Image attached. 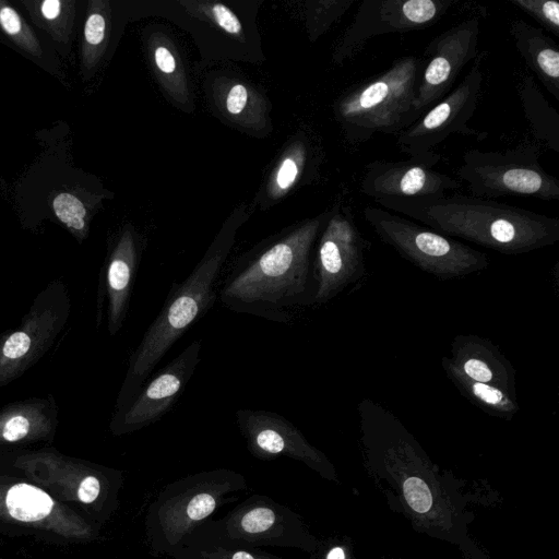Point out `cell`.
I'll return each instance as SVG.
<instances>
[{"mask_svg": "<svg viewBox=\"0 0 559 559\" xmlns=\"http://www.w3.org/2000/svg\"><path fill=\"white\" fill-rule=\"evenodd\" d=\"M307 159L304 142H295L282 158L269 182V194L278 199L286 194L300 178Z\"/></svg>", "mask_w": 559, "mask_h": 559, "instance_id": "obj_26", "label": "cell"}, {"mask_svg": "<svg viewBox=\"0 0 559 559\" xmlns=\"http://www.w3.org/2000/svg\"><path fill=\"white\" fill-rule=\"evenodd\" d=\"M233 231L223 230L191 273L169 290L158 314L130 357L119 408L148 379L171 346L214 305V287L231 247Z\"/></svg>", "mask_w": 559, "mask_h": 559, "instance_id": "obj_3", "label": "cell"}, {"mask_svg": "<svg viewBox=\"0 0 559 559\" xmlns=\"http://www.w3.org/2000/svg\"><path fill=\"white\" fill-rule=\"evenodd\" d=\"M513 7L522 10L539 28L559 37V3L555 0H509Z\"/></svg>", "mask_w": 559, "mask_h": 559, "instance_id": "obj_29", "label": "cell"}, {"mask_svg": "<svg viewBox=\"0 0 559 559\" xmlns=\"http://www.w3.org/2000/svg\"><path fill=\"white\" fill-rule=\"evenodd\" d=\"M376 203L441 235L462 238L502 254L527 253L559 240V218L492 199L447 194Z\"/></svg>", "mask_w": 559, "mask_h": 559, "instance_id": "obj_2", "label": "cell"}, {"mask_svg": "<svg viewBox=\"0 0 559 559\" xmlns=\"http://www.w3.org/2000/svg\"><path fill=\"white\" fill-rule=\"evenodd\" d=\"M51 415L43 403L27 402L0 412V441L17 442L50 429Z\"/></svg>", "mask_w": 559, "mask_h": 559, "instance_id": "obj_21", "label": "cell"}, {"mask_svg": "<svg viewBox=\"0 0 559 559\" xmlns=\"http://www.w3.org/2000/svg\"><path fill=\"white\" fill-rule=\"evenodd\" d=\"M0 27L20 48L34 57L43 53L39 40L22 16L7 2L0 1Z\"/></svg>", "mask_w": 559, "mask_h": 559, "instance_id": "obj_27", "label": "cell"}, {"mask_svg": "<svg viewBox=\"0 0 559 559\" xmlns=\"http://www.w3.org/2000/svg\"><path fill=\"white\" fill-rule=\"evenodd\" d=\"M225 112L247 127L264 126V103L260 95L241 83H233L221 98Z\"/></svg>", "mask_w": 559, "mask_h": 559, "instance_id": "obj_25", "label": "cell"}, {"mask_svg": "<svg viewBox=\"0 0 559 559\" xmlns=\"http://www.w3.org/2000/svg\"><path fill=\"white\" fill-rule=\"evenodd\" d=\"M441 366L459 392L486 414L510 420L519 412L516 394L467 378L451 364L448 356L442 357Z\"/></svg>", "mask_w": 559, "mask_h": 559, "instance_id": "obj_19", "label": "cell"}, {"mask_svg": "<svg viewBox=\"0 0 559 559\" xmlns=\"http://www.w3.org/2000/svg\"><path fill=\"white\" fill-rule=\"evenodd\" d=\"M449 360L467 378L516 394L515 370L489 340L460 334L451 343Z\"/></svg>", "mask_w": 559, "mask_h": 559, "instance_id": "obj_15", "label": "cell"}, {"mask_svg": "<svg viewBox=\"0 0 559 559\" xmlns=\"http://www.w3.org/2000/svg\"><path fill=\"white\" fill-rule=\"evenodd\" d=\"M539 157L536 142L503 151L471 148L464 153L456 176L477 198L519 195L558 201L559 180L545 170Z\"/></svg>", "mask_w": 559, "mask_h": 559, "instance_id": "obj_6", "label": "cell"}, {"mask_svg": "<svg viewBox=\"0 0 559 559\" xmlns=\"http://www.w3.org/2000/svg\"><path fill=\"white\" fill-rule=\"evenodd\" d=\"M110 31V7L107 1L93 0L83 29L81 64L88 78L100 61L108 43Z\"/></svg>", "mask_w": 559, "mask_h": 559, "instance_id": "obj_22", "label": "cell"}, {"mask_svg": "<svg viewBox=\"0 0 559 559\" xmlns=\"http://www.w3.org/2000/svg\"><path fill=\"white\" fill-rule=\"evenodd\" d=\"M326 559H345L344 550L341 547H334L329 551Z\"/></svg>", "mask_w": 559, "mask_h": 559, "instance_id": "obj_35", "label": "cell"}, {"mask_svg": "<svg viewBox=\"0 0 559 559\" xmlns=\"http://www.w3.org/2000/svg\"><path fill=\"white\" fill-rule=\"evenodd\" d=\"M215 508V499L210 493L195 496L187 507V515L192 521H199L210 515Z\"/></svg>", "mask_w": 559, "mask_h": 559, "instance_id": "obj_33", "label": "cell"}, {"mask_svg": "<svg viewBox=\"0 0 559 559\" xmlns=\"http://www.w3.org/2000/svg\"><path fill=\"white\" fill-rule=\"evenodd\" d=\"M201 342L192 341L170 362L147 379L119 408L116 427L131 432L160 419L185 391L200 360Z\"/></svg>", "mask_w": 559, "mask_h": 559, "instance_id": "obj_11", "label": "cell"}, {"mask_svg": "<svg viewBox=\"0 0 559 559\" xmlns=\"http://www.w3.org/2000/svg\"><path fill=\"white\" fill-rule=\"evenodd\" d=\"M479 16H471L435 37L425 48L414 109L419 117L453 87L464 67L478 55Z\"/></svg>", "mask_w": 559, "mask_h": 559, "instance_id": "obj_10", "label": "cell"}, {"mask_svg": "<svg viewBox=\"0 0 559 559\" xmlns=\"http://www.w3.org/2000/svg\"><path fill=\"white\" fill-rule=\"evenodd\" d=\"M524 117L537 144L559 153V114L549 104L535 80L525 75L518 87Z\"/></svg>", "mask_w": 559, "mask_h": 559, "instance_id": "obj_18", "label": "cell"}, {"mask_svg": "<svg viewBox=\"0 0 559 559\" xmlns=\"http://www.w3.org/2000/svg\"><path fill=\"white\" fill-rule=\"evenodd\" d=\"M192 4L194 9H189L190 11L198 12L200 16H205L222 31L245 40L242 24L228 7L218 2H197Z\"/></svg>", "mask_w": 559, "mask_h": 559, "instance_id": "obj_30", "label": "cell"}, {"mask_svg": "<svg viewBox=\"0 0 559 559\" xmlns=\"http://www.w3.org/2000/svg\"><path fill=\"white\" fill-rule=\"evenodd\" d=\"M154 71L166 92L178 103H189L187 76L173 43L164 34H154L148 40Z\"/></svg>", "mask_w": 559, "mask_h": 559, "instance_id": "obj_20", "label": "cell"}, {"mask_svg": "<svg viewBox=\"0 0 559 559\" xmlns=\"http://www.w3.org/2000/svg\"><path fill=\"white\" fill-rule=\"evenodd\" d=\"M462 183L432 167L415 162L373 160L365 166L359 191L379 200H423L447 195Z\"/></svg>", "mask_w": 559, "mask_h": 559, "instance_id": "obj_12", "label": "cell"}, {"mask_svg": "<svg viewBox=\"0 0 559 559\" xmlns=\"http://www.w3.org/2000/svg\"><path fill=\"white\" fill-rule=\"evenodd\" d=\"M456 0H365L337 43L333 61L343 64L373 37L430 27Z\"/></svg>", "mask_w": 559, "mask_h": 559, "instance_id": "obj_9", "label": "cell"}, {"mask_svg": "<svg viewBox=\"0 0 559 559\" xmlns=\"http://www.w3.org/2000/svg\"><path fill=\"white\" fill-rule=\"evenodd\" d=\"M33 21L55 40L66 44L74 20V1L43 0L23 2Z\"/></svg>", "mask_w": 559, "mask_h": 559, "instance_id": "obj_23", "label": "cell"}, {"mask_svg": "<svg viewBox=\"0 0 559 559\" xmlns=\"http://www.w3.org/2000/svg\"><path fill=\"white\" fill-rule=\"evenodd\" d=\"M423 58L405 56L385 71L344 92L334 112L346 140L358 145L377 134H399L415 122L414 109Z\"/></svg>", "mask_w": 559, "mask_h": 559, "instance_id": "obj_4", "label": "cell"}, {"mask_svg": "<svg viewBox=\"0 0 559 559\" xmlns=\"http://www.w3.org/2000/svg\"><path fill=\"white\" fill-rule=\"evenodd\" d=\"M141 251L134 231L126 228L110 252L106 267L108 330L116 334L127 317Z\"/></svg>", "mask_w": 559, "mask_h": 559, "instance_id": "obj_16", "label": "cell"}, {"mask_svg": "<svg viewBox=\"0 0 559 559\" xmlns=\"http://www.w3.org/2000/svg\"><path fill=\"white\" fill-rule=\"evenodd\" d=\"M60 317L52 308L29 312L22 325L0 342V385L28 368L50 345L60 329Z\"/></svg>", "mask_w": 559, "mask_h": 559, "instance_id": "obj_13", "label": "cell"}, {"mask_svg": "<svg viewBox=\"0 0 559 559\" xmlns=\"http://www.w3.org/2000/svg\"><path fill=\"white\" fill-rule=\"evenodd\" d=\"M231 559H254V558L246 551H237L236 554H234Z\"/></svg>", "mask_w": 559, "mask_h": 559, "instance_id": "obj_36", "label": "cell"}, {"mask_svg": "<svg viewBox=\"0 0 559 559\" xmlns=\"http://www.w3.org/2000/svg\"><path fill=\"white\" fill-rule=\"evenodd\" d=\"M275 522V513L270 508L259 507L247 512L240 522L247 533H261L269 530Z\"/></svg>", "mask_w": 559, "mask_h": 559, "instance_id": "obj_32", "label": "cell"}, {"mask_svg": "<svg viewBox=\"0 0 559 559\" xmlns=\"http://www.w3.org/2000/svg\"><path fill=\"white\" fill-rule=\"evenodd\" d=\"M366 247L367 241L350 209L336 206L329 214L318 241L313 260V304H326L365 275Z\"/></svg>", "mask_w": 559, "mask_h": 559, "instance_id": "obj_8", "label": "cell"}, {"mask_svg": "<svg viewBox=\"0 0 559 559\" xmlns=\"http://www.w3.org/2000/svg\"><path fill=\"white\" fill-rule=\"evenodd\" d=\"M99 481L96 477H85L79 487V499L84 503L93 502L99 493Z\"/></svg>", "mask_w": 559, "mask_h": 559, "instance_id": "obj_34", "label": "cell"}, {"mask_svg": "<svg viewBox=\"0 0 559 559\" xmlns=\"http://www.w3.org/2000/svg\"><path fill=\"white\" fill-rule=\"evenodd\" d=\"M362 215L383 243L438 278L465 277L490 264L486 253L385 209L366 206Z\"/></svg>", "mask_w": 559, "mask_h": 559, "instance_id": "obj_5", "label": "cell"}, {"mask_svg": "<svg viewBox=\"0 0 559 559\" xmlns=\"http://www.w3.org/2000/svg\"><path fill=\"white\" fill-rule=\"evenodd\" d=\"M57 218L78 238L87 234V210L83 202L73 193L60 192L51 202Z\"/></svg>", "mask_w": 559, "mask_h": 559, "instance_id": "obj_28", "label": "cell"}, {"mask_svg": "<svg viewBox=\"0 0 559 559\" xmlns=\"http://www.w3.org/2000/svg\"><path fill=\"white\" fill-rule=\"evenodd\" d=\"M9 513L23 522H34L47 516L53 506L52 499L41 489L28 485L12 486L5 498Z\"/></svg>", "mask_w": 559, "mask_h": 559, "instance_id": "obj_24", "label": "cell"}, {"mask_svg": "<svg viewBox=\"0 0 559 559\" xmlns=\"http://www.w3.org/2000/svg\"><path fill=\"white\" fill-rule=\"evenodd\" d=\"M403 493L407 504L417 513H426L432 506V496L427 484L416 476L403 484Z\"/></svg>", "mask_w": 559, "mask_h": 559, "instance_id": "obj_31", "label": "cell"}, {"mask_svg": "<svg viewBox=\"0 0 559 559\" xmlns=\"http://www.w3.org/2000/svg\"><path fill=\"white\" fill-rule=\"evenodd\" d=\"M514 46L543 86L559 100V47L542 28L522 19L510 24Z\"/></svg>", "mask_w": 559, "mask_h": 559, "instance_id": "obj_17", "label": "cell"}, {"mask_svg": "<svg viewBox=\"0 0 559 559\" xmlns=\"http://www.w3.org/2000/svg\"><path fill=\"white\" fill-rule=\"evenodd\" d=\"M487 51L478 52L468 72L441 100L397 134L396 146L409 159L429 167L437 165L438 153L450 135L460 134L483 141L488 133L469 127L484 83Z\"/></svg>", "mask_w": 559, "mask_h": 559, "instance_id": "obj_7", "label": "cell"}, {"mask_svg": "<svg viewBox=\"0 0 559 559\" xmlns=\"http://www.w3.org/2000/svg\"><path fill=\"white\" fill-rule=\"evenodd\" d=\"M235 416L241 433L257 453H289L293 456L319 460L320 453L311 448L302 433L284 416L250 408L237 409Z\"/></svg>", "mask_w": 559, "mask_h": 559, "instance_id": "obj_14", "label": "cell"}, {"mask_svg": "<svg viewBox=\"0 0 559 559\" xmlns=\"http://www.w3.org/2000/svg\"><path fill=\"white\" fill-rule=\"evenodd\" d=\"M330 213L301 223L241 260L226 277L221 301L235 312L287 322L290 308L313 304L311 253Z\"/></svg>", "mask_w": 559, "mask_h": 559, "instance_id": "obj_1", "label": "cell"}]
</instances>
